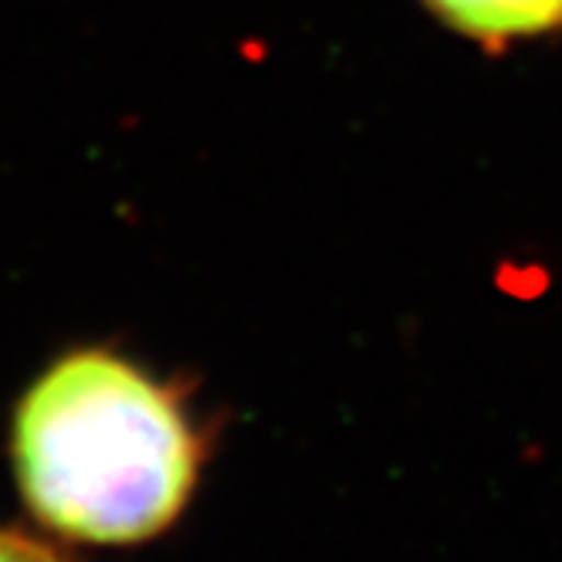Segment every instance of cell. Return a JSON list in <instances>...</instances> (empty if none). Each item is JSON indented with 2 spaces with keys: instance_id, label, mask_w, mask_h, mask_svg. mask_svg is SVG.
Here are the masks:
<instances>
[{
  "instance_id": "cell-1",
  "label": "cell",
  "mask_w": 562,
  "mask_h": 562,
  "mask_svg": "<svg viewBox=\"0 0 562 562\" xmlns=\"http://www.w3.org/2000/svg\"><path fill=\"white\" fill-rule=\"evenodd\" d=\"M11 451L34 518L95 546L164 532L200 471V440L177 396L105 349L68 352L34 380Z\"/></svg>"
},
{
  "instance_id": "cell-2",
  "label": "cell",
  "mask_w": 562,
  "mask_h": 562,
  "mask_svg": "<svg viewBox=\"0 0 562 562\" xmlns=\"http://www.w3.org/2000/svg\"><path fill=\"white\" fill-rule=\"evenodd\" d=\"M448 27L502 45L562 24V0H424Z\"/></svg>"
},
{
  "instance_id": "cell-3",
  "label": "cell",
  "mask_w": 562,
  "mask_h": 562,
  "mask_svg": "<svg viewBox=\"0 0 562 562\" xmlns=\"http://www.w3.org/2000/svg\"><path fill=\"white\" fill-rule=\"evenodd\" d=\"M0 562H65V559L55 549L34 542L31 536L0 529Z\"/></svg>"
}]
</instances>
